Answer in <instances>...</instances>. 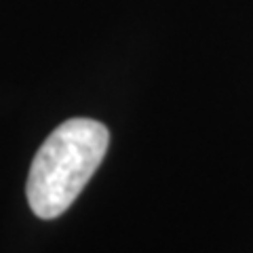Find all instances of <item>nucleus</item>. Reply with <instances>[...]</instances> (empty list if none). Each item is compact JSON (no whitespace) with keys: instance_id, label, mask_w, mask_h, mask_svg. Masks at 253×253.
<instances>
[{"instance_id":"obj_1","label":"nucleus","mask_w":253,"mask_h":253,"mask_svg":"<svg viewBox=\"0 0 253 253\" xmlns=\"http://www.w3.org/2000/svg\"><path fill=\"white\" fill-rule=\"evenodd\" d=\"M110 133L93 118H70L61 123L32 161L28 175V203L42 219L59 217L86 181L99 169L108 152Z\"/></svg>"}]
</instances>
